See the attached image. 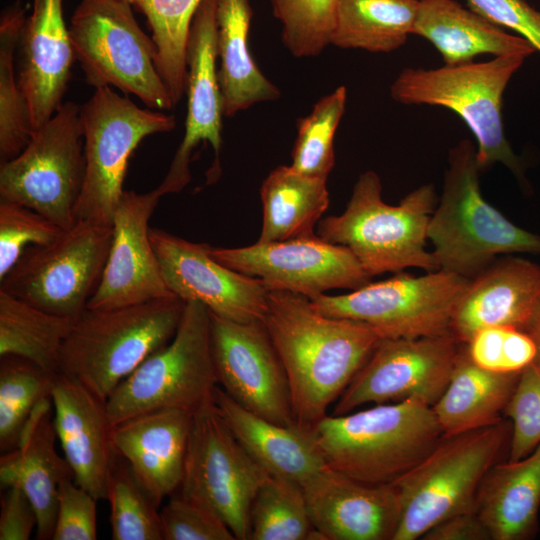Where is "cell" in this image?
<instances>
[{"instance_id": "6da1fadb", "label": "cell", "mask_w": 540, "mask_h": 540, "mask_svg": "<svg viewBox=\"0 0 540 540\" xmlns=\"http://www.w3.org/2000/svg\"><path fill=\"white\" fill-rule=\"evenodd\" d=\"M263 324L287 376L295 424L313 430L381 340L368 325L331 317L309 298L269 290Z\"/></svg>"}, {"instance_id": "7a4b0ae2", "label": "cell", "mask_w": 540, "mask_h": 540, "mask_svg": "<svg viewBox=\"0 0 540 540\" xmlns=\"http://www.w3.org/2000/svg\"><path fill=\"white\" fill-rule=\"evenodd\" d=\"M313 431L329 467L370 485L393 483L443 435L432 406L414 399L326 415Z\"/></svg>"}, {"instance_id": "3957f363", "label": "cell", "mask_w": 540, "mask_h": 540, "mask_svg": "<svg viewBox=\"0 0 540 540\" xmlns=\"http://www.w3.org/2000/svg\"><path fill=\"white\" fill-rule=\"evenodd\" d=\"M480 171L470 140L450 150L443 191L427 230L438 268L469 279L499 255L540 254L539 235L518 227L485 200Z\"/></svg>"}, {"instance_id": "277c9868", "label": "cell", "mask_w": 540, "mask_h": 540, "mask_svg": "<svg viewBox=\"0 0 540 540\" xmlns=\"http://www.w3.org/2000/svg\"><path fill=\"white\" fill-rule=\"evenodd\" d=\"M185 304L172 295L122 307L87 308L63 343L59 373L106 401L142 362L171 341Z\"/></svg>"}, {"instance_id": "5b68a950", "label": "cell", "mask_w": 540, "mask_h": 540, "mask_svg": "<svg viewBox=\"0 0 540 540\" xmlns=\"http://www.w3.org/2000/svg\"><path fill=\"white\" fill-rule=\"evenodd\" d=\"M437 202L433 184H426L398 205H389L382 199L377 173L366 171L356 181L345 211L321 219L317 235L348 248L371 277L410 267L434 271L439 268L426 242Z\"/></svg>"}, {"instance_id": "8992f818", "label": "cell", "mask_w": 540, "mask_h": 540, "mask_svg": "<svg viewBox=\"0 0 540 540\" xmlns=\"http://www.w3.org/2000/svg\"><path fill=\"white\" fill-rule=\"evenodd\" d=\"M527 56H498L485 62L445 64L433 69L405 68L390 87L396 102L432 105L455 112L473 133L482 170L501 163L529 189L524 165L505 135L503 95Z\"/></svg>"}, {"instance_id": "52a82bcc", "label": "cell", "mask_w": 540, "mask_h": 540, "mask_svg": "<svg viewBox=\"0 0 540 540\" xmlns=\"http://www.w3.org/2000/svg\"><path fill=\"white\" fill-rule=\"evenodd\" d=\"M510 435L511 425L504 420L442 435L419 463L391 483L401 511L393 540H417L439 522L475 511L479 486Z\"/></svg>"}, {"instance_id": "ba28073f", "label": "cell", "mask_w": 540, "mask_h": 540, "mask_svg": "<svg viewBox=\"0 0 540 540\" xmlns=\"http://www.w3.org/2000/svg\"><path fill=\"white\" fill-rule=\"evenodd\" d=\"M218 379L211 351L210 311L188 301L171 341L150 355L106 400L111 426L160 410L194 413L213 402Z\"/></svg>"}, {"instance_id": "9c48e42d", "label": "cell", "mask_w": 540, "mask_h": 540, "mask_svg": "<svg viewBox=\"0 0 540 540\" xmlns=\"http://www.w3.org/2000/svg\"><path fill=\"white\" fill-rule=\"evenodd\" d=\"M75 58L94 88L114 86L147 106L170 109L156 66L157 49L123 0H81L69 26Z\"/></svg>"}, {"instance_id": "30bf717a", "label": "cell", "mask_w": 540, "mask_h": 540, "mask_svg": "<svg viewBox=\"0 0 540 540\" xmlns=\"http://www.w3.org/2000/svg\"><path fill=\"white\" fill-rule=\"evenodd\" d=\"M85 174L75 219L112 225L130 156L147 136L171 131L174 116L142 109L110 87L81 107Z\"/></svg>"}, {"instance_id": "8fae6325", "label": "cell", "mask_w": 540, "mask_h": 540, "mask_svg": "<svg viewBox=\"0 0 540 540\" xmlns=\"http://www.w3.org/2000/svg\"><path fill=\"white\" fill-rule=\"evenodd\" d=\"M469 281L442 269L420 276L401 271L346 294L310 301L322 314L368 325L381 339L430 337L451 332L453 312Z\"/></svg>"}, {"instance_id": "7c38bea8", "label": "cell", "mask_w": 540, "mask_h": 540, "mask_svg": "<svg viewBox=\"0 0 540 540\" xmlns=\"http://www.w3.org/2000/svg\"><path fill=\"white\" fill-rule=\"evenodd\" d=\"M81 107L65 102L32 132L25 148L1 162L0 199L29 207L63 229L75 222L84 174Z\"/></svg>"}, {"instance_id": "4fadbf2b", "label": "cell", "mask_w": 540, "mask_h": 540, "mask_svg": "<svg viewBox=\"0 0 540 540\" xmlns=\"http://www.w3.org/2000/svg\"><path fill=\"white\" fill-rule=\"evenodd\" d=\"M112 225L77 220L53 242L28 247L0 289L41 310L76 320L106 264Z\"/></svg>"}, {"instance_id": "5bb4252c", "label": "cell", "mask_w": 540, "mask_h": 540, "mask_svg": "<svg viewBox=\"0 0 540 540\" xmlns=\"http://www.w3.org/2000/svg\"><path fill=\"white\" fill-rule=\"evenodd\" d=\"M268 473L225 424L214 401L192 416L179 495L214 512L235 539L250 540V509Z\"/></svg>"}, {"instance_id": "9a60e30c", "label": "cell", "mask_w": 540, "mask_h": 540, "mask_svg": "<svg viewBox=\"0 0 540 540\" xmlns=\"http://www.w3.org/2000/svg\"><path fill=\"white\" fill-rule=\"evenodd\" d=\"M462 343L451 333L381 339L342 392L331 415L366 404L414 399L433 406L445 391Z\"/></svg>"}, {"instance_id": "2e32d148", "label": "cell", "mask_w": 540, "mask_h": 540, "mask_svg": "<svg viewBox=\"0 0 540 540\" xmlns=\"http://www.w3.org/2000/svg\"><path fill=\"white\" fill-rule=\"evenodd\" d=\"M210 253L222 265L261 279L269 290L309 299L333 289L355 290L372 278L348 248L315 234L239 248L211 246Z\"/></svg>"}, {"instance_id": "e0dca14e", "label": "cell", "mask_w": 540, "mask_h": 540, "mask_svg": "<svg viewBox=\"0 0 540 540\" xmlns=\"http://www.w3.org/2000/svg\"><path fill=\"white\" fill-rule=\"evenodd\" d=\"M210 339L218 385L247 410L295 425L285 369L263 322L240 323L210 312Z\"/></svg>"}, {"instance_id": "ac0fdd59", "label": "cell", "mask_w": 540, "mask_h": 540, "mask_svg": "<svg viewBox=\"0 0 540 540\" xmlns=\"http://www.w3.org/2000/svg\"><path fill=\"white\" fill-rule=\"evenodd\" d=\"M161 274L169 291L185 302L196 301L224 319L262 322L268 292L264 282L234 271L215 260L211 246L195 243L158 228H150Z\"/></svg>"}, {"instance_id": "d6986e66", "label": "cell", "mask_w": 540, "mask_h": 540, "mask_svg": "<svg viewBox=\"0 0 540 540\" xmlns=\"http://www.w3.org/2000/svg\"><path fill=\"white\" fill-rule=\"evenodd\" d=\"M161 196L124 191L115 210L112 242L89 309H108L172 296L149 236V220ZM175 296V295H174Z\"/></svg>"}, {"instance_id": "ffe728a7", "label": "cell", "mask_w": 540, "mask_h": 540, "mask_svg": "<svg viewBox=\"0 0 540 540\" xmlns=\"http://www.w3.org/2000/svg\"><path fill=\"white\" fill-rule=\"evenodd\" d=\"M217 57L216 0H202L192 19L186 48L185 133L165 178L155 188L161 197L180 192L190 182L191 156L201 142H208L216 157L219 155L224 107Z\"/></svg>"}, {"instance_id": "44dd1931", "label": "cell", "mask_w": 540, "mask_h": 540, "mask_svg": "<svg viewBox=\"0 0 540 540\" xmlns=\"http://www.w3.org/2000/svg\"><path fill=\"white\" fill-rule=\"evenodd\" d=\"M301 488L325 540H393L401 511L392 484H365L327 465Z\"/></svg>"}, {"instance_id": "7402d4cb", "label": "cell", "mask_w": 540, "mask_h": 540, "mask_svg": "<svg viewBox=\"0 0 540 540\" xmlns=\"http://www.w3.org/2000/svg\"><path fill=\"white\" fill-rule=\"evenodd\" d=\"M18 83L32 132L62 105L75 58L63 0H33L18 43Z\"/></svg>"}, {"instance_id": "603a6c76", "label": "cell", "mask_w": 540, "mask_h": 540, "mask_svg": "<svg viewBox=\"0 0 540 540\" xmlns=\"http://www.w3.org/2000/svg\"><path fill=\"white\" fill-rule=\"evenodd\" d=\"M51 400L57 439L75 482L97 500L106 499L116 457L106 401L61 373L55 376Z\"/></svg>"}, {"instance_id": "cb8c5ba5", "label": "cell", "mask_w": 540, "mask_h": 540, "mask_svg": "<svg viewBox=\"0 0 540 540\" xmlns=\"http://www.w3.org/2000/svg\"><path fill=\"white\" fill-rule=\"evenodd\" d=\"M539 307L540 265L506 255L470 279L453 312L450 331L465 344L486 327L524 330Z\"/></svg>"}, {"instance_id": "d4e9b609", "label": "cell", "mask_w": 540, "mask_h": 540, "mask_svg": "<svg viewBox=\"0 0 540 540\" xmlns=\"http://www.w3.org/2000/svg\"><path fill=\"white\" fill-rule=\"evenodd\" d=\"M192 416L182 410H160L112 426L115 452L158 507L180 487Z\"/></svg>"}, {"instance_id": "484cf974", "label": "cell", "mask_w": 540, "mask_h": 540, "mask_svg": "<svg viewBox=\"0 0 540 540\" xmlns=\"http://www.w3.org/2000/svg\"><path fill=\"white\" fill-rule=\"evenodd\" d=\"M51 397L41 401L25 424L17 446L0 458L1 488L15 486L30 499L37 514L36 538L52 539L58 507V487L74 477L55 447Z\"/></svg>"}, {"instance_id": "4316f807", "label": "cell", "mask_w": 540, "mask_h": 540, "mask_svg": "<svg viewBox=\"0 0 540 540\" xmlns=\"http://www.w3.org/2000/svg\"><path fill=\"white\" fill-rule=\"evenodd\" d=\"M213 401L238 442L268 474L302 487L327 466L313 430L263 418L241 406L219 385Z\"/></svg>"}, {"instance_id": "83f0119b", "label": "cell", "mask_w": 540, "mask_h": 540, "mask_svg": "<svg viewBox=\"0 0 540 540\" xmlns=\"http://www.w3.org/2000/svg\"><path fill=\"white\" fill-rule=\"evenodd\" d=\"M419 1L413 34L431 42L447 65L471 62L484 54L529 57L536 52L524 38L454 0Z\"/></svg>"}, {"instance_id": "f1b7e54d", "label": "cell", "mask_w": 540, "mask_h": 540, "mask_svg": "<svg viewBox=\"0 0 540 540\" xmlns=\"http://www.w3.org/2000/svg\"><path fill=\"white\" fill-rule=\"evenodd\" d=\"M540 445L526 457L494 464L484 476L475 512L492 540H526L538 529Z\"/></svg>"}, {"instance_id": "f546056e", "label": "cell", "mask_w": 540, "mask_h": 540, "mask_svg": "<svg viewBox=\"0 0 540 540\" xmlns=\"http://www.w3.org/2000/svg\"><path fill=\"white\" fill-rule=\"evenodd\" d=\"M253 11L248 0H216L218 79L224 115L277 100L281 91L259 70L248 47Z\"/></svg>"}, {"instance_id": "4dcf8cb0", "label": "cell", "mask_w": 540, "mask_h": 540, "mask_svg": "<svg viewBox=\"0 0 540 540\" xmlns=\"http://www.w3.org/2000/svg\"><path fill=\"white\" fill-rule=\"evenodd\" d=\"M521 373V372H520ZM520 373H497L471 361L461 348L449 383L432 406L444 436L481 429L503 420Z\"/></svg>"}, {"instance_id": "1f68e13d", "label": "cell", "mask_w": 540, "mask_h": 540, "mask_svg": "<svg viewBox=\"0 0 540 540\" xmlns=\"http://www.w3.org/2000/svg\"><path fill=\"white\" fill-rule=\"evenodd\" d=\"M327 179L280 165L264 179L260 196L263 223L257 242L268 243L313 235L329 206Z\"/></svg>"}, {"instance_id": "d6a6232c", "label": "cell", "mask_w": 540, "mask_h": 540, "mask_svg": "<svg viewBox=\"0 0 540 540\" xmlns=\"http://www.w3.org/2000/svg\"><path fill=\"white\" fill-rule=\"evenodd\" d=\"M419 4V0H338L331 45L393 52L413 35Z\"/></svg>"}, {"instance_id": "836d02e7", "label": "cell", "mask_w": 540, "mask_h": 540, "mask_svg": "<svg viewBox=\"0 0 540 540\" xmlns=\"http://www.w3.org/2000/svg\"><path fill=\"white\" fill-rule=\"evenodd\" d=\"M74 321L0 289V357H20L59 373L61 349Z\"/></svg>"}, {"instance_id": "e575fe53", "label": "cell", "mask_w": 540, "mask_h": 540, "mask_svg": "<svg viewBox=\"0 0 540 540\" xmlns=\"http://www.w3.org/2000/svg\"><path fill=\"white\" fill-rule=\"evenodd\" d=\"M146 17L157 49L156 66L174 105L186 89V48L194 14L202 0H123Z\"/></svg>"}, {"instance_id": "d590c367", "label": "cell", "mask_w": 540, "mask_h": 540, "mask_svg": "<svg viewBox=\"0 0 540 540\" xmlns=\"http://www.w3.org/2000/svg\"><path fill=\"white\" fill-rule=\"evenodd\" d=\"M21 3L7 8L0 20V158L17 156L28 144L32 130L25 97L15 71V55L26 22Z\"/></svg>"}, {"instance_id": "8d00e7d4", "label": "cell", "mask_w": 540, "mask_h": 540, "mask_svg": "<svg viewBox=\"0 0 540 540\" xmlns=\"http://www.w3.org/2000/svg\"><path fill=\"white\" fill-rule=\"evenodd\" d=\"M250 540H325L310 520L300 485L268 474L250 509Z\"/></svg>"}, {"instance_id": "74e56055", "label": "cell", "mask_w": 540, "mask_h": 540, "mask_svg": "<svg viewBox=\"0 0 540 540\" xmlns=\"http://www.w3.org/2000/svg\"><path fill=\"white\" fill-rule=\"evenodd\" d=\"M57 373L33 362L3 356L0 361V450L14 449L30 415L38 404L51 397Z\"/></svg>"}, {"instance_id": "f35d334b", "label": "cell", "mask_w": 540, "mask_h": 540, "mask_svg": "<svg viewBox=\"0 0 540 540\" xmlns=\"http://www.w3.org/2000/svg\"><path fill=\"white\" fill-rule=\"evenodd\" d=\"M116 453L110 470L106 500L110 504L113 540H163L160 511L133 475L123 457Z\"/></svg>"}, {"instance_id": "ab89813d", "label": "cell", "mask_w": 540, "mask_h": 540, "mask_svg": "<svg viewBox=\"0 0 540 540\" xmlns=\"http://www.w3.org/2000/svg\"><path fill=\"white\" fill-rule=\"evenodd\" d=\"M344 86L323 96L311 112L297 122L291 166L308 176L327 179L335 164L334 139L345 112Z\"/></svg>"}, {"instance_id": "60d3db41", "label": "cell", "mask_w": 540, "mask_h": 540, "mask_svg": "<svg viewBox=\"0 0 540 540\" xmlns=\"http://www.w3.org/2000/svg\"><path fill=\"white\" fill-rule=\"evenodd\" d=\"M281 38L298 58L314 57L331 45L338 0H270Z\"/></svg>"}, {"instance_id": "b9f144b4", "label": "cell", "mask_w": 540, "mask_h": 540, "mask_svg": "<svg viewBox=\"0 0 540 540\" xmlns=\"http://www.w3.org/2000/svg\"><path fill=\"white\" fill-rule=\"evenodd\" d=\"M463 345L473 363L497 373H520L537 354L531 336L511 326L480 329Z\"/></svg>"}, {"instance_id": "7bdbcfd3", "label": "cell", "mask_w": 540, "mask_h": 540, "mask_svg": "<svg viewBox=\"0 0 540 540\" xmlns=\"http://www.w3.org/2000/svg\"><path fill=\"white\" fill-rule=\"evenodd\" d=\"M64 230L29 207L0 199V281L28 247L49 244Z\"/></svg>"}, {"instance_id": "ee69618b", "label": "cell", "mask_w": 540, "mask_h": 540, "mask_svg": "<svg viewBox=\"0 0 540 540\" xmlns=\"http://www.w3.org/2000/svg\"><path fill=\"white\" fill-rule=\"evenodd\" d=\"M503 413L512 421L508 461L522 459L540 445V366L521 371Z\"/></svg>"}, {"instance_id": "f6af8a7d", "label": "cell", "mask_w": 540, "mask_h": 540, "mask_svg": "<svg viewBox=\"0 0 540 540\" xmlns=\"http://www.w3.org/2000/svg\"><path fill=\"white\" fill-rule=\"evenodd\" d=\"M163 540H236L211 510L181 495L160 510Z\"/></svg>"}, {"instance_id": "bcb514c9", "label": "cell", "mask_w": 540, "mask_h": 540, "mask_svg": "<svg viewBox=\"0 0 540 540\" xmlns=\"http://www.w3.org/2000/svg\"><path fill=\"white\" fill-rule=\"evenodd\" d=\"M97 499L80 487L74 477L63 479L58 487V507L52 540H95L97 538Z\"/></svg>"}, {"instance_id": "7dc6e473", "label": "cell", "mask_w": 540, "mask_h": 540, "mask_svg": "<svg viewBox=\"0 0 540 540\" xmlns=\"http://www.w3.org/2000/svg\"><path fill=\"white\" fill-rule=\"evenodd\" d=\"M470 9L513 30L540 53V10L524 0H466Z\"/></svg>"}, {"instance_id": "c3c4849f", "label": "cell", "mask_w": 540, "mask_h": 540, "mask_svg": "<svg viewBox=\"0 0 540 540\" xmlns=\"http://www.w3.org/2000/svg\"><path fill=\"white\" fill-rule=\"evenodd\" d=\"M0 499V540H28L37 528V514L27 495L18 487L4 489Z\"/></svg>"}, {"instance_id": "681fc988", "label": "cell", "mask_w": 540, "mask_h": 540, "mask_svg": "<svg viewBox=\"0 0 540 540\" xmlns=\"http://www.w3.org/2000/svg\"><path fill=\"white\" fill-rule=\"evenodd\" d=\"M423 540H492L475 511L449 517L430 528Z\"/></svg>"}, {"instance_id": "f907efd6", "label": "cell", "mask_w": 540, "mask_h": 540, "mask_svg": "<svg viewBox=\"0 0 540 540\" xmlns=\"http://www.w3.org/2000/svg\"><path fill=\"white\" fill-rule=\"evenodd\" d=\"M524 331L531 336L535 343L537 354L534 363L540 366V307Z\"/></svg>"}]
</instances>
